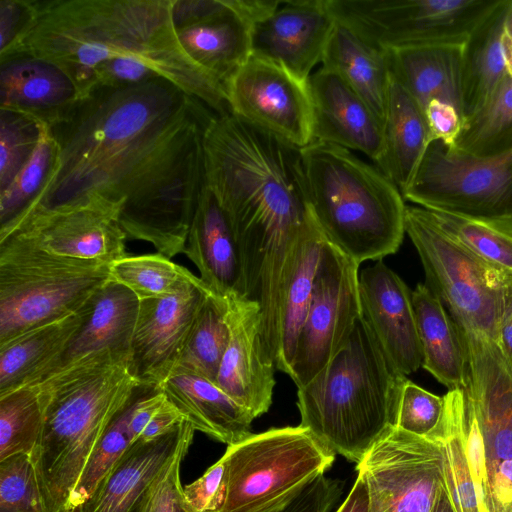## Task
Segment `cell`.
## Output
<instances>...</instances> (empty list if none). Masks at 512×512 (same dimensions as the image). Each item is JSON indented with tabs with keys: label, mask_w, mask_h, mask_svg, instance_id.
Returning a JSON list of instances; mask_svg holds the SVG:
<instances>
[{
	"label": "cell",
	"mask_w": 512,
	"mask_h": 512,
	"mask_svg": "<svg viewBox=\"0 0 512 512\" xmlns=\"http://www.w3.org/2000/svg\"><path fill=\"white\" fill-rule=\"evenodd\" d=\"M138 310L139 299L129 289L108 281L87 304L81 327L51 373L103 350L131 354Z\"/></svg>",
	"instance_id": "31"
},
{
	"label": "cell",
	"mask_w": 512,
	"mask_h": 512,
	"mask_svg": "<svg viewBox=\"0 0 512 512\" xmlns=\"http://www.w3.org/2000/svg\"><path fill=\"white\" fill-rule=\"evenodd\" d=\"M336 25L327 0H285L252 31V55L277 63L307 81Z\"/></svg>",
	"instance_id": "21"
},
{
	"label": "cell",
	"mask_w": 512,
	"mask_h": 512,
	"mask_svg": "<svg viewBox=\"0 0 512 512\" xmlns=\"http://www.w3.org/2000/svg\"><path fill=\"white\" fill-rule=\"evenodd\" d=\"M321 64L339 75L367 103L383 126L390 85L386 51L336 20Z\"/></svg>",
	"instance_id": "32"
},
{
	"label": "cell",
	"mask_w": 512,
	"mask_h": 512,
	"mask_svg": "<svg viewBox=\"0 0 512 512\" xmlns=\"http://www.w3.org/2000/svg\"><path fill=\"white\" fill-rule=\"evenodd\" d=\"M464 45L385 50L390 74L412 95L423 112L430 101L439 100L454 106L463 117L461 62Z\"/></svg>",
	"instance_id": "28"
},
{
	"label": "cell",
	"mask_w": 512,
	"mask_h": 512,
	"mask_svg": "<svg viewBox=\"0 0 512 512\" xmlns=\"http://www.w3.org/2000/svg\"><path fill=\"white\" fill-rule=\"evenodd\" d=\"M433 139L425 114L390 74L383 148L375 166L401 191L409 186Z\"/></svg>",
	"instance_id": "29"
},
{
	"label": "cell",
	"mask_w": 512,
	"mask_h": 512,
	"mask_svg": "<svg viewBox=\"0 0 512 512\" xmlns=\"http://www.w3.org/2000/svg\"><path fill=\"white\" fill-rule=\"evenodd\" d=\"M209 291L200 281L172 296L139 300L130 351L141 384L158 387L175 370Z\"/></svg>",
	"instance_id": "19"
},
{
	"label": "cell",
	"mask_w": 512,
	"mask_h": 512,
	"mask_svg": "<svg viewBox=\"0 0 512 512\" xmlns=\"http://www.w3.org/2000/svg\"><path fill=\"white\" fill-rule=\"evenodd\" d=\"M81 100L57 65L28 54L0 59V108L29 115L53 127Z\"/></svg>",
	"instance_id": "24"
},
{
	"label": "cell",
	"mask_w": 512,
	"mask_h": 512,
	"mask_svg": "<svg viewBox=\"0 0 512 512\" xmlns=\"http://www.w3.org/2000/svg\"><path fill=\"white\" fill-rule=\"evenodd\" d=\"M87 304L0 344V395L33 385L55 369L86 317Z\"/></svg>",
	"instance_id": "27"
},
{
	"label": "cell",
	"mask_w": 512,
	"mask_h": 512,
	"mask_svg": "<svg viewBox=\"0 0 512 512\" xmlns=\"http://www.w3.org/2000/svg\"><path fill=\"white\" fill-rule=\"evenodd\" d=\"M422 367L448 390L467 386V360L457 327L439 298L419 283L412 291Z\"/></svg>",
	"instance_id": "33"
},
{
	"label": "cell",
	"mask_w": 512,
	"mask_h": 512,
	"mask_svg": "<svg viewBox=\"0 0 512 512\" xmlns=\"http://www.w3.org/2000/svg\"><path fill=\"white\" fill-rule=\"evenodd\" d=\"M446 407L438 429L428 438L434 440L443 454V484L455 512H485L478 497L467 459L462 415L464 389L448 390Z\"/></svg>",
	"instance_id": "35"
},
{
	"label": "cell",
	"mask_w": 512,
	"mask_h": 512,
	"mask_svg": "<svg viewBox=\"0 0 512 512\" xmlns=\"http://www.w3.org/2000/svg\"><path fill=\"white\" fill-rule=\"evenodd\" d=\"M43 420L44 407L36 385L0 395V460L19 453L31 455Z\"/></svg>",
	"instance_id": "40"
},
{
	"label": "cell",
	"mask_w": 512,
	"mask_h": 512,
	"mask_svg": "<svg viewBox=\"0 0 512 512\" xmlns=\"http://www.w3.org/2000/svg\"><path fill=\"white\" fill-rule=\"evenodd\" d=\"M280 0H173L172 22L187 56L223 86L252 55L254 26Z\"/></svg>",
	"instance_id": "14"
},
{
	"label": "cell",
	"mask_w": 512,
	"mask_h": 512,
	"mask_svg": "<svg viewBox=\"0 0 512 512\" xmlns=\"http://www.w3.org/2000/svg\"><path fill=\"white\" fill-rule=\"evenodd\" d=\"M33 385L44 420L31 459L46 511L65 512L97 442L141 383L130 354L103 350Z\"/></svg>",
	"instance_id": "3"
},
{
	"label": "cell",
	"mask_w": 512,
	"mask_h": 512,
	"mask_svg": "<svg viewBox=\"0 0 512 512\" xmlns=\"http://www.w3.org/2000/svg\"><path fill=\"white\" fill-rule=\"evenodd\" d=\"M109 274L139 300L172 296L201 281L161 253L127 255L109 264Z\"/></svg>",
	"instance_id": "38"
},
{
	"label": "cell",
	"mask_w": 512,
	"mask_h": 512,
	"mask_svg": "<svg viewBox=\"0 0 512 512\" xmlns=\"http://www.w3.org/2000/svg\"><path fill=\"white\" fill-rule=\"evenodd\" d=\"M36 0H0V59L11 55L30 30Z\"/></svg>",
	"instance_id": "46"
},
{
	"label": "cell",
	"mask_w": 512,
	"mask_h": 512,
	"mask_svg": "<svg viewBox=\"0 0 512 512\" xmlns=\"http://www.w3.org/2000/svg\"><path fill=\"white\" fill-rule=\"evenodd\" d=\"M57 144L51 127L42 126L40 140L12 182L0 191V227L23 214L43 189L56 161Z\"/></svg>",
	"instance_id": "41"
},
{
	"label": "cell",
	"mask_w": 512,
	"mask_h": 512,
	"mask_svg": "<svg viewBox=\"0 0 512 512\" xmlns=\"http://www.w3.org/2000/svg\"><path fill=\"white\" fill-rule=\"evenodd\" d=\"M204 184L233 233L300 226L310 214L301 148L233 114H216L203 135Z\"/></svg>",
	"instance_id": "4"
},
{
	"label": "cell",
	"mask_w": 512,
	"mask_h": 512,
	"mask_svg": "<svg viewBox=\"0 0 512 512\" xmlns=\"http://www.w3.org/2000/svg\"><path fill=\"white\" fill-rule=\"evenodd\" d=\"M184 456L175 460L152 498L147 512H196L187 503L180 478V466Z\"/></svg>",
	"instance_id": "50"
},
{
	"label": "cell",
	"mask_w": 512,
	"mask_h": 512,
	"mask_svg": "<svg viewBox=\"0 0 512 512\" xmlns=\"http://www.w3.org/2000/svg\"><path fill=\"white\" fill-rule=\"evenodd\" d=\"M337 512H369V491L365 476L358 472L356 481Z\"/></svg>",
	"instance_id": "53"
},
{
	"label": "cell",
	"mask_w": 512,
	"mask_h": 512,
	"mask_svg": "<svg viewBox=\"0 0 512 512\" xmlns=\"http://www.w3.org/2000/svg\"><path fill=\"white\" fill-rule=\"evenodd\" d=\"M215 115L161 77L93 91L51 127L54 167L17 219L98 196L121 206L127 238L170 259L184 253L204 186L203 135Z\"/></svg>",
	"instance_id": "1"
},
{
	"label": "cell",
	"mask_w": 512,
	"mask_h": 512,
	"mask_svg": "<svg viewBox=\"0 0 512 512\" xmlns=\"http://www.w3.org/2000/svg\"><path fill=\"white\" fill-rule=\"evenodd\" d=\"M430 512H455L444 484L441 485Z\"/></svg>",
	"instance_id": "55"
},
{
	"label": "cell",
	"mask_w": 512,
	"mask_h": 512,
	"mask_svg": "<svg viewBox=\"0 0 512 512\" xmlns=\"http://www.w3.org/2000/svg\"><path fill=\"white\" fill-rule=\"evenodd\" d=\"M424 114L433 141L453 148L463 124L460 112L448 103L432 100L426 106Z\"/></svg>",
	"instance_id": "49"
},
{
	"label": "cell",
	"mask_w": 512,
	"mask_h": 512,
	"mask_svg": "<svg viewBox=\"0 0 512 512\" xmlns=\"http://www.w3.org/2000/svg\"><path fill=\"white\" fill-rule=\"evenodd\" d=\"M405 233L425 273V285L439 298L455 325L499 340L501 291L507 275L477 258L418 206H407Z\"/></svg>",
	"instance_id": "9"
},
{
	"label": "cell",
	"mask_w": 512,
	"mask_h": 512,
	"mask_svg": "<svg viewBox=\"0 0 512 512\" xmlns=\"http://www.w3.org/2000/svg\"><path fill=\"white\" fill-rule=\"evenodd\" d=\"M228 341L226 297L209 291L174 371L193 373L215 382Z\"/></svg>",
	"instance_id": "37"
},
{
	"label": "cell",
	"mask_w": 512,
	"mask_h": 512,
	"mask_svg": "<svg viewBox=\"0 0 512 512\" xmlns=\"http://www.w3.org/2000/svg\"><path fill=\"white\" fill-rule=\"evenodd\" d=\"M172 1L36 0L34 22L11 55L28 54L57 65L81 99L101 87L161 77L216 114H229L224 86L182 49Z\"/></svg>",
	"instance_id": "2"
},
{
	"label": "cell",
	"mask_w": 512,
	"mask_h": 512,
	"mask_svg": "<svg viewBox=\"0 0 512 512\" xmlns=\"http://www.w3.org/2000/svg\"><path fill=\"white\" fill-rule=\"evenodd\" d=\"M312 104V142L359 151L374 164L383 148V126L367 103L324 67L307 80Z\"/></svg>",
	"instance_id": "23"
},
{
	"label": "cell",
	"mask_w": 512,
	"mask_h": 512,
	"mask_svg": "<svg viewBox=\"0 0 512 512\" xmlns=\"http://www.w3.org/2000/svg\"><path fill=\"white\" fill-rule=\"evenodd\" d=\"M108 281L109 264L0 240V344L81 310Z\"/></svg>",
	"instance_id": "7"
},
{
	"label": "cell",
	"mask_w": 512,
	"mask_h": 512,
	"mask_svg": "<svg viewBox=\"0 0 512 512\" xmlns=\"http://www.w3.org/2000/svg\"><path fill=\"white\" fill-rule=\"evenodd\" d=\"M445 407V395L433 394L406 378L399 396L395 428L428 438L440 426Z\"/></svg>",
	"instance_id": "45"
},
{
	"label": "cell",
	"mask_w": 512,
	"mask_h": 512,
	"mask_svg": "<svg viewBox=\"0 0 512 512\" xmlns=\"http://www.w3.org/2000/svg\"><path fill=\"white\" fill-rule=\"evenodd\" d=\"M229 341L215 383L254 419L266 413L275 386V364L263 337L256 301L227 296Z\"/></svg>",
	"instance_id": "20"
},
{
	"label": "cell",
	"mask_w": 512,
	"mask_h": 512,
	"mask_svg": "<svg viewBox=\"0 0 512 512\" xmlns=\"http://www.w3.org/2000/svg\"><path fill=\"white\" fill-rule=\"evenodd\" d=\"M362 315L393 366L407 376L422 366L412 291L382 259L359 275Z\"/></svg>",
	"instance_id": "22"
},
{
	"label": "cell",
	"mask_w": 512,
	"mask_h": 512,
	"mask_svg": "<svg viewBox=\"0 0 512 512\" xmlns=\"http://www.w3.org/2000/svg\"><path fill=\"white\" fill-rule=\"evenodd\" d=\"M136 392L128 404L111 420L97 442L73 492L67 510L86 501L115 463L133 444L129 431V420Z\"/></svg>",
	"instance_id": "42"
},
{
	"label": "cell",
	"mask_w": 512,
	"mask_h": 512,
	"mask_svg": "<svg viewBox=\"0 0 512 512\" xmlns=\"http://www.w3.org/2000/svg\"><path fill=\"white\" fill-rule=\"evenodd\" d=\"M427 211L450 238L485 263L512 275V223Z\"/></svg>",
	"instance_id": "39"
},
{
	"label": "cell",
	"mask_w": 512,
	"mask_h": 512,
	"mask_svg": "<svg viewBox=\"0 0 512 512\" xmlns=\"http://www.w3.org/2000/svg\"><path fill=\"white\" fill-rule=\"evenodd\" d=\"M450 149L480 158L512 151V77L509 74L478 110L464 118Z\"/></svg>",
	"instance_id": "36"
},
{
	"label": "cell",
	"mask_w": 512,
	"mask_h": 512,
	"mask_svg": "<svg viewBox=\"0 0 512 512\" xmlns=\"http://www.w3.org/2000/svg\"><path fill=\"white\" fill-rule=\"evenodd\" d=\"M120 211V205L91 196L0 227V240L14 238L53 255L110 264L128 255Z\"/></svg>",
	"instance_id": "16"
},
{
	"label": "cell",
	"mask_w": 512,
	"mask_h": 512,
	"mask_svg": "<svg viewBox=\"0 0 512 512\" xmlns=\"http://www.w3.org/2000/svg\"><path fill=\"white\" fill-rule=\"evenodd\" d=\"M0 512H47L30 454L0 460Z\"/></svg>",
	"instance_id": "44"
},
{
	"label": "cell",
	"mask_w": 512,
	"mask_h": 512,
	"mask_svg": "<svg viewBox=\"0 0 512 512\" xmlns=\"http://www.w3.org/2000/svg\"><path fill=\"white\" fill-rule=\"evenodd\" d=\"M362 316L345 346L297 390L300 426L357 464L395 428L403 382Z\"/></svg>",
	"instance_id": "5"
},
{
	"label": "cell",
	"mask_w": 512,
	"mask_h": 512,
	"mask_svg": "<svg viewBox=\"0 0 512 512\" xmlns=\"http://www.w3.org/2000/svg\"><path fill=\"white\" fill-rule=\"evenodd\" d=\"M502 0H327L337 21L381 50L464 45Z\"/></svg>",
	"instance_id": "10"
},
{
	"label": "cell",
	"mask_w": 512,
	"mask_h": 512,
	"mask_svg": "<svg viewBox=\"0 0 512 512\" xmlns=\"http://www.w3.org/2000/svg\"><path fill=\"white\" fill-rule=\"evenodd\" d=\"M184 420L185 418L182 413L166 399L144 428L137 441L146 442L160 437L174 429Z\"/></svg>",
	"instance_id": "51"
},
{
	"label": "cell",
	"mask_w": 512,
	"mask_h": 512,
	"mask_svg": "<svg viewBox=\"0 0 512 512\" xmlns=\"http://www.w3.org/2000/svg\"><path fill=\"white\" fill-rule=\"evenodd\" d=\"M341 493L338 481L315 478L286 506L275 512H329Z\"/></svg>",
	"instance_id": "48"
},
{
	"label": "cell",
	"mask_w": 512,
	"mask_h": 512,
	"mask_svg": "<svg viewBox=\"0 0 512 512\" xmlns=\"http://www.w3.org/2000/svg\"><path fill=\"white\" fill-rule=\"evenodd\" d=\"M43 123L35 118L0 108V191L22 169L36 149Z\"/></svg>",
	"instance_id": "43"
},
{
	"label": "cell",
	"mask_w": 512,
	"mask_h": 512,
	"mask_svg": "<svg viewBox=\"0 0 512 512\" xmlns=\"http://www.w3.org/2000/svg\"><path fill=\"white\" fill-rule=\"evenodd\" d=\"M157 388L195 430L228 446L252 435L254 417L214 381L176 370Z\"/></svg>",
	"instance_id": "26"
},
{
	"label": "cell",
	"mask_w": 512,
	"mask_h": 512,
	"mask_svg": "<svg viewBox=\"0 0 512 512\" xmlns=\"http://www.w3.org/2000/svg\"><path fill=\"white\" fill-rule=\"evenodd\" d=\"M402 195L427 210L512 223V151L480 158L433 141Z\"/></svg>",
	"instance_id": "11"
},
{
	"label": "cell",
	"mask_w": 512,
	"mask_h": 512,
	"mask_svg": "<svg viewBox=\"0 0 512 512\" xmlns=\"http://www.w3.org/2000/svg\"><path fill=\"white\" fill-rule=\"evenodd\" d=\"M457 330L467 360L464 389L481 431L495 511L512 512V368L498 341Z\"/></svg>",
	"instance_id": "12"
},
{
	"label": "cell",
	"mask_w": 512,
	"mask_h": 512,
	"mask_svg": "<svg viewBox=\"0 0 512 512\" xmlns=\"http://www.w3.org/2000/svg\"><path fill=\"white\" fill-rule=\"evenodd\" d=\"M225 464L222 457L200 478L183 487L184 497L196 512H215L223 498Z\"/></svg>",
	"instance_id": "47"
},
{
	"label": "cell",
	"mask_w": 512,
	"mask_h": 512,
	"mask_svg": "<svg viewBox=\"0 0 512 512\" xmlns=\"http://www.w3.org/2000/svg\"><path fill=\"white\" fill-rule=\"evenodd\" d=\"M369 512H430L443 484V454L430 438L393 428L358 463Z\"/></svg>",
	"instance_id": "15"
},
{
	"label": "cell",
	"mask_w": 512,
	"mask_h": 512,
	"mask_svg": "<svg viewBox=\"0 0 512 512\" xmlns=\"http://www.w3.org/2000/svg\"><path fill=\"white\" fill-rule=\"evenodd\" d=\"M184 254L214 294L245 298L244 274L231 225L212 192L203 186L190 225ZM247 299V298H246Z\"/></svg>",
	"instance_id": "25"
},
{
	"label": "cell",
	"mask_w": 512,
	"mask_h": 512,
	"mask_svg": "<svg viewBox=\"0 0 512 512\" xmlns=\"http://www.w3.org/2000/svg\"><path fill=\"white\" fill-rule=\"evenodd\" d=\"M509 3L510 0H502L463 47L461 99L464 118L478 110L508 74L502 34Z\"/></svg>",
	"instance_id": "34"
},
{
	"label": "cell",
	"mask_w": 512,
	"mask_h": 512,
	"mask_svg": "<svg viewBox=\"0 0 512 512\" xmlns=\"http://www.w3.org/2000/svg\"><path fill=\"white\" fill-rule=\"evenodd\" d=\"M224 88L234 116L298 148L312 142L307 81L283 66L251 55Z\"/></svg>",
	"instance_id": "17"
},
{
	"label": "cell",
	"mask_w": 512,
	"mask_h": 512,
	"mask_svg": "<svg viewBox=\"0 0 512 512\" xmlns=\"http://www.w3.org/2000/svg\"><path fill=\"white\" fill-rule=\"evenodd\" d=\"M498 331L500 345L512 368V275L509 274L502 285Z\"/></svg>",
	"instance_id": "52"
},
{
	"label": "cell",
	"mask_w": 512,
	"mask_h": 512,
	"mask_svg": "<svg viewBox=\"0 0 512 512\" xmlns=\"http://www.w3.org/2000/svg\"><path fill=\"white\" fill-rule=\"evenodd\" d=\"M326 241L310 212L296 241L280 301L275 368L289 376L297 339L311 302L316 272Z\"/></svg>",
	"instance_id": "30"
},
{
	"label": "cell",
	"mask_w": 512,
	"mask_h": 512,
	"mask_svg": "<svg viewBox=\"0 0 512 512\" xmlns=\"http://www.w3.org/2000/svg\"><path fill=\"white\" fill-rule=\"evenodd\" d=\"M301 154L308 206L326 239L359 265L396 253L407 207L398 187L346 148L311 142Z\"/></svg>",
	"instance_id": "6"
},
{
	"label": "cell",
	"mask_w": 512,
	"mask_h": 512,
	"mask_svg": "<svg viewBox=\"0 0 512 512\" xmlns=\"http://www.w3.org/2000/svg\"><path fill=\"white\" fill-rule=\"evenodd\" d=\"M194 431L184 420L160 437L135 442L91 496L65 512H147L169 468L177 458L186 455Z\"/></svg>",
	"instance_id": "18"
},
{
	"label": "cell",
	"mask_w": 512,
	"mask_h": 512,
	"mask_svg": "<svg viewBox=\"0 0 512 512\" xmlns=\"http://www.w3.org/2000/svg\"><path fill=\"white\" fill-rule=\"evenodd\" d=\"M358 268L326 241L291 367L290 378L297 388L310 383L332 361L363 316Z\"/></svg>",
	"instance_id": "13"
},
{
	"label": "cell",
	"mask_w": 512,
	"mask_h": 512,
	"mask_svg": "<svg viewBox=\"0 0 512 512\" xmlns=\"http://www.w3.org/2000/svg\"><path fill=\"white\" fill-rule=\"evenodd\" d=\"M502 46L507 73L512 77V0H510L502 34Z\"/></svg>",
	"instance_id": "54"
},
{
	"label": "cell",
	"mask_w": 512,
	"mask_h": 512,
	"mask_svg": "<svg viewBox=\"0 0 512 512\" xmlns=\"http://www.w3.org/2000/svg\"><path fill=\"white\" fill-rule=\"evenodd\" d=\"M215 512H275L325 473L335 453L299 426L272 428L228 446Z\"/></svg>",
	"instance_id": "8"
}]
</instances>
